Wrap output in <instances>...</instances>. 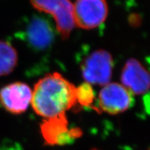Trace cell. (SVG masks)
Returning <instances> with one entry per match:
<instances>
[{"mask_svg":"<svg viewBox=\"0 0 150 150\" xmlns=\"http://www.w3.org/2000/svg\"><path fill=\"white\" fill-rule=\"evenodd\" d=\"M113 60L109 52L104 50H95L90 54L81 65V70L86 83L104 86L110 83Z\"/></svg>","mask_w":150,"mask_h":150,"instance_id":"7a4b0ae2","label":"cell"},{"mask_svg":"<svg viewBox=\"0 0 150 150\" xmlns=\"http://www.w3.org/2000/svg\"><path fill=\"white\" fill-rule=\"evenodd\" d=\"M32 90L23 82H14L0 90V104L13 114H21L31 104Z\"/></svg>","mask_w":150,"mask_h":150,"instance_id":"8992f818","label":"cell"},{"mask_svg":"<svg viewBox=\"0 0 150 150\" xmlns=\"http://www.w3.org/2000/svg\"><path fill=\"white\" fill-rule=\"evenodd\" d=\"M76 94H77V103L79 106L91 107L97 110L93 105L95 99V93L91 85L84 83L79 87H76Z\"/></svg>","mask_w":150,"mask_h":150,"instance_id":"8fae6325","label":"cell"},{"mask_svg":"<svg viewBox=\"0 0 150 150\" xmlns=\"http://www.w3.org/2000/svg\"><path fill=\"white\" fill-rule=\"evenodd\" d=\"M134 103L132 95L122 84L109 83L103 86L98 95L100 111L117 115L126 111Z\"/></svg>","mask_w":150,"mask_h":150,"instance_id":"5b68a950","label":"cell"},{"mask_svg":"<svg viewBox=\"0 0 150 150\" xmlns=\"http://www.w3.org/2000/svg\"><path fill=\"white\" fill-rule=\"evenodd\" d=\"M18 60L16 49L6 41L0 40V76L12 72L16 68Z\"/></svg>","mask_w":150,"mask_h":150,"instance_id":"30bf717a","label":"cell"},{"mask_svg":"<svg viewBox=\"0 0 150 150\" xmlns=\"http://www.w3.org/2000/svg\"><path fill=\"white\" fill-rule=\"evenodd\" d=\"M77 104L76 87L58 72L40 79L32 91L31 106L45 120L65 115Z\"/></svg>","mask_w":150,"mask_h":150,"instance_id":"6da1fadb","label":"cell"},{"mask_svg":"<svg viewBox=\"0 0 150 150\" xmlns=\"http://www.w3.org/2000/svg\"><path fill=\"white\" fill-rule=\"evenodd\" d=\"M28 41L33 47L45 50L52 43L54 33L50 24L40 18H34L27 29Z\"/></svg>","mask_w":150,"mask_h":150,"instance_id":"9c48e42d","label":"cell"},{"mask_svg":"<svg viewBox=\"0 0 150 150\" xmlns=\"http://www.w3.org/2000/svg\"><path fill=\"white\" fill-rule=\"evenodd\" d=\"M120 78L122 85L132 95H142L149 91V73L138 60L130 59L126 62Z\"/></svg>","mask_w":150,"mask_h":150,"instance_id":"52a82bcc","label":"cell"},{"mask_svg":"<svg viewBox=\"0 0 150 150\" xmlns=\"http://www.w3.org/2000/svg\"><path fill=\"white\" fill-rule=\"evenodd\" d=\"M39 11L50 14L56 24V29L63 39H67L75 27L73 4L70 0H29Z\"/></svg>","mask_w":150,"mask_h":150,"instance_id":"3957f363","label":"cell"},{"mask_svg":"<svg viewBox=\"0 0 150 150\" xmlns=\"http://www.w3.org/2000/svg\"><path fill=\"white\" fill-rule=\"evenodd\" d=\"M41 132L45 141L50 145L71 143L81 134L79 129H68L65 115L45 120L41 125Z\"/></svg>","mask_w":150,"mask_h":150,"instance_id":"ba28073f","label":"cell"},{"mask_svg":"<svg viewBox=\"0 0 150 150\" xmlns=\"http://www.w3.org/2000/svg\"><path fill=\"white\" fill-rule=\"evenodd\" d=\"M106 0H76L73 4L75 27L93 29L99 27L108 16Z\"/></svg>","mask_w":150,"mask_h":150,"instance_id":"277c9868","label":"cell"}]
</instances>
